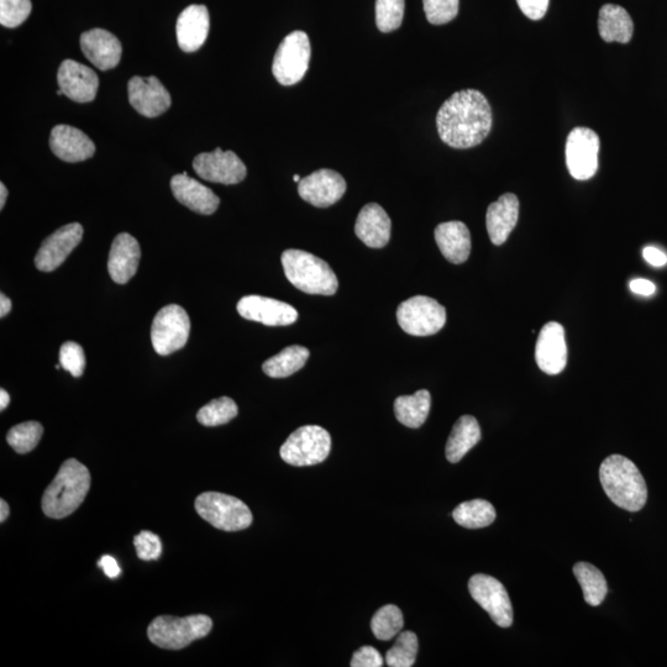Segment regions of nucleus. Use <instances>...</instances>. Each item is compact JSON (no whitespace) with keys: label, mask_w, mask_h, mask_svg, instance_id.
<instances>
[{"label":"nucleus","mask_w":667,"mask_h":667,"mask_svg":"<svg viewBox=\"0 0 667 667\" xmlns=\"http://www.w3.org/2000/svg\"><path fill=\"white\" fill-rule=\"evenodd\" d=\"M519 199L516 194L506 193L487 209L486 225L493 245L506 243L518 223Z\"/></svg>","instance_id":"nucleus-26"},{"label":"nucleus","mask_w":667,"mask_h":667,"mask_svg":"<svg viewBox=\"0 0 667 667\" xmlns=\"http://www.w3.org/2000/svg\"><path fill=\"white\" fill-rule=\"evenodd\" d=\"M287 280L308 294L333 296L339 281L332 267L319 257L302 250H286L281 257Z\"/></svg>","instance_id":"nucleus-4"},{"label":"nucleus","mask_w":667,"mask_h":667,"mask_svg":"<svg viewBox=\"0 0 667 667\" xmlns=\"http://www.w3.org/2000/svg\"><path fill=\"white\" fill-rule=\"evenodd\" d=\"M81 49L84 56L102 71L117 67L123 54L120 41L104 29H93L83 33Z\"/></svg>","instance_id":"nucleus-20"},{"label":"nucleus","mask_w":667,"mask_h":667,"mask_svg":"<svg viewBox=\"0 0 667 667\" xmlns=\"http://www.w3.org/2000/svg\"><path fill=\"white\" fill-rule=\"evenodd\" d=\"M212 628V618L204 614L183 618L160 616L150 623L147 637L156 647L181 650L198 639L206 638Z\"/></svg>","instance_id":"nucleus-5"},{"label":"nucleus","mask_w":667,"mask_h":667,"mask_svg":"<svg viewBox=\"0 0 667 667\" xmlns=\"http://www.w3.org/2000/svg\"><path fill=\"white\" fill-rule=\"evenodd\" d=\"M293 180H294V182L299 183V182H301L302 178H301V176L296 175V176L293 177Z\"/></svg>","instance_id":"nucleus-52"},{"label":"nucleus","mask_w":667,"mask_h":667,"mask_svg":"<svg viewBox=\"0 0 667 667\" xmlns=\"http://www.w3.org/2000/svg\"><path fill=\"white\" fill-rule=\"evenodd\" d=\"M492 122L491 105L476 89L454 93L437 115L440 139L454 149L480 145L490 134Z\"/></svg>","instance_id":"nucleus-1"},{"label":"nucleus","mask_w":667,"mask_h":667,"mask_svg":"<svg viewBox=\"0 0 667 667\" xmlns=\"http://www.w3.org/2000/svg\"><path fill=\"white\" fill-rule=\"evenodd\" d=\"M50 147L60 160L66 162L86 161L96 152V145L83 131L65 124L52 129Z\"/></svg>","instance_id":"nucleus-22"},{"label":"nucleus","mask_w":667,"mask_h":667,"mask_svg":"<svg viewBox=\"0 0 667 667\" xmlns=\"http://www.w3.org/2000/svg\"><path fill=\"white\" fill-rule=\"evenodd\" d=\"M98 565L99 567H102L104 574L107 575L109 579H117V577L122 574V569H120L117 560H115L113 556L104 555Z\"/></svg>","instance_id":"nucleus-46"},{"label":"nucleus","mask_w":667,"mask_h":667,"mask_svg":"<svg viewBox=\"0 0 667 667\" xmlns=\"http://www.w3.org/2000/svg\"><path fill=\"white\" fill-rule=\"evenodd\" d=\"M31 9V0H0V24L5 28H18L29 18Z\"/></svg>","instance_id":"nucleus-39"},{"label":"nucleus","mask_w":667,"mask_h":667,"mask_svg":"<svg viewBox=\"0 0 667 667\" xmlns=\"http://www.w3.org/2000/svg\"><path fill=\"white\" fill-rule=\"evenodd\" d=\"M60 364L73 377H81L86 369V355L81 345L75 341H67L61 346Z\"/></svg>","instance_id":"nucleus-41"},{"label":"nucleus","mask_w":667,"mask_h":667,"mask_svg":"<svg viewBox=\"0 0 667 667\" xmlns=\"http://www.w3.org/2000/svg\"><path fill=\"white\" fill-rule=\"evenodd\" d=\"M10 514V509L8 503L4 500L0 501V522L4 523L7 521Z\"/></svg>","instance_id":"nucleus-50"},{"label":"nucleus","mask_w":667,"mask_h":667,"mask_svg":"<svg viewBox=\"0 0 667 667\" xmlns=\"http://www.w3.org/2000/svg\"><path fill=\"white\" fill-rule=\"evenodd\" d=\"M8 198V189L4 183H0V209H3Z\"/></svg>","instance_id":"nucleus-51"},{"label":"nucleus","mask_w":667,"mask_h":667,"mask_svg":"<svg viewBox=\"0 0 667 667\" xmlns=\"http://www.w3.org/2000/svg\"><path fill=\"white\" fill-rule=\"evenodd\" d=\"M600 146L595 131L581 126L571 131L566 141V165L575 180L587 181L596 175Z\"/></svg>","instance_id":"nucleus-11"},{"label":"nucleus","mask_w":667,"mask_h":667,"mask_svg":"<svg viewBox=\"0 0 667 667\" xmlns=\"http://www.w3.org/2000/svg\"><path fill=\"white\" fill-rule=\"evenodd\" d=\"M189 333L191 320L187 312L177 304H170L162 308L152 322V346L161 356L171 355L185 348Z\"/></svg>","instance_id":"nucleus-10"},{"label":"nucleus","mask_w":667,"mask_h":667,"mask_svg":"<svg viewBox=\"0 0 667 667\" xmlns=\"http://www.w3.org/2000/svg\"><path fill=\"white\" fill-rule=\"evenodd\" d=\"M311 41L304 31H293L278 47L272 72L282 86H293L303 80L311 62Z\"/></svg>","instance_id":"nucleus-8"},{"label":"nucleus","mask_w":667,"mask_h":667,"mask_svg":"<svg viewBox=\"0 0 667 667\" xmlns=\"http://www.w3.org/2000/svg\"><path fill=\"white\" fill-rule=\"evenodd\" d=\"M332 450L330 434L319 425H306L293 432L281 446V459L292 466H313L327 460Z\"/></svg>","instance_id":"nucleus-7"},{"label":"nucleus","mask_w":667,"mask_h":667,"mask_svg":"<svg viewBox=\"0 0 667 667\" xmlns=\"http://www.w3.org/2000/svg\"><path fill=\"white\" fill-rule=\"evenodd\" d=\"M134 545L139 559L144 561L157 560L162 554L161 539L147 530L136 535Z\"/></svg>","instance_id":"nucleus-42"},{"label":"nucleus","mask_w":667,"mask_h":667,"mask_svg":"<svg viewBox=\"0 0 667 667\" xmlns=\"http://www.w3.org/2000/svg\"><path fill=\"white\" fill-rule=\"evenodd\" d=\"M238 406L229 397L214 399L197 413V420L204 427H219V425L228 424L238 416Z\"/></svg>","instance_id":"nucleus-35"},{"label":"nucleus","mask_w":667,"mask_h":667,"mask_svg":"<svg viewBox=\"0 0 667 667\" xmlns=\"http://www.w3.org/2000/svg\"><path fill=\"white\" fill-rule=\"evenodd\" d=\"M600 480L609 500L628 512H639L648 501V487L633 461L611 455L602 462Z\"/></svg>","instance_id":"nucleus-3"},{"label":"nucleus","mask_w":667,"mask_h":667,"mask_svg":"<svg viewBox=\"0 0 667 667\" xmlns=\"http://www.w3.org/2000/svg\"><path fill=\"white\" fill-rule=\"evenodd\" d=\"M193 168L203 180L238 185L246 177V166L234 151H223L218 147L212 152H202L193 160Z\"/></svg>","instance_id":"nucleus-13"},{"label":"nucleus","mask_w":667,"mask_h":667,"mask_svg":"<svg viewBox=\"0 0 667 667\" xmlns=\"http://www.w3.org/2000/svg\"><path fill=\"white\" fill-rule=\"evenodd\" d=\"M399 327L413 336H430L440 332L446 323V311L434 298L416 296L399 304Z\"/></svg>","instance_id":"nucleus-9"},{"label":"nucleus","mask_w":667,"mask_h":667,"mask_svg":"<svg viewBox=\"0 0 667 667\" xmlns=\"http://www.w3.org/2000/svg\"><path fill=\"white\" fill-rule=\"evenodd\" d=\"M309 350L301 345L288 346L280 354L264 362L262 370L272 378H285L303 369L309 359Z\"/></svg>","instance_id":"nucleus-31"},{"label":"nucleus","mask_w":667,"mask_h":667,"mask_svg":"<svg viewBox=\"0 0 667 667\" xmlns=\"http://www.w3.org/2000/svg\"><path fill=\"white\" fill-rule=\"evenodd\" d=\"M481 437V428L477 419L472 416H462L455 423L448 443H446V459L451 464H458L472 448L479 444Z\"/></svg>","instance_id":"nucleus-29"},{"label":"nucleus","mask_w":667,"mask_h":667,"mask_svg":"<svg viewBox=\"0 0 667 667\" xmlns=\"http://www.w3.org/2000/svg\"><path fill=\"white\" fill-rule=\"evenodd\" d=\"M423 4L429 23L444 25L458 15L460 0H423Z\"/></svg>","instance_id":"nucleus-40"},{"label":"nucleus","mask_w":667,"mask_h":667,"mask_svg":"<svg viewBox=\"0 0 667 667\" xmlns=\"http://www.w3.org/2000/svg\"><path fill=\"white\" fill-rule=\"evenodd\" d=\"M550 0H517L519 9L525 17L532 20H540L548 12Z\"/></svg>","instance_id":"nucleus-44"},{"label":"nucleus","mask_w":667,"mask_h":667,"mask_svg":"<svg viewBox=\"0 0 667 667\" xmlns=\"http://www.w3.org/2000/svg\"><path fill=\"white\" fill-rule=\"evenodd\" d=\"M44 428L39 422H25L9 430L7 441L15 453L28 454L40 443Z\"/></svg>","instance_id":"nucleus-36"},{"label":"nucleus","mask_w":667,"mask_h":667,"mask_svg":"<svg viewBox=\"0 0 667 667\" xmlns=\"http://www.w3.org/2000/svg\"><path fill=\"white\" fill-rule=\"evenodd\" d=\"M89 488L91 474L87 467L76 459L66 460L42 496V512L52 519L71 516L86 500Z\"/></svg>","instance_id":"nucleus-2"},{"label":"nucleus","mask_w":667,"mask_h":667,"mask_svg":"<svg viewBox=\"0 0 667 667\" xmlns=\"http://www.w3.org/2000/svg\"><path fill=\"white\" fill-rule=\"evenodd\" d=\"M404 619L401 609L395 605H387L378 609L371 621L372 633L378 640H391L402 632Z\"/></svg>","instance_id":"nucleus-34"},{"label":"nucleus","mask_w":667,"mask_h":667,"mask_svg":"<svg viewBox=\"0 0 667 667\" xmlns=\"http://www.w3.org/2000/svg\"><path fill=\"white\" fill-rule=\"evenodd\" d=\"M454 521L467 529L486 528L496 521V509L485 500L459 504L453 512Z\"/></svg>","instance_id":"nucleus-33"},{"label":"nucleus","mask_w":667,"mask_h":667,"mask_svg":"<svg viewBox=\"0 0 667 667\" xmlns=\"http://www.w3.org/2000/svg\"><path fill=\"white\" fill-rule=\"evenodd\" d=\"M418 638L413 632L398 634L395 645L388 650L386 663L390 667H411L416 663Z\"/></svg>","instance_id":"nucleus-37"},{"label":"nucleus","mask_w":667,"mask_h":667,"mask_svg":"<svg viewBox=\"0 0 667 667\" xmlns=\"http://www.w3.org/2000/svg\"><path fill=\"white\" fill-rule=\"evenodd\" d=\"M471 597L490 614L493 622L501 628L513 624V607L506 587L495 577L477 574L469 581Z\"/></svg>","instance_id":"nucleus-12"},{"label":"nucleus","mask_w":667,"mask_h":667,"mask_svg":"<svg viewBox=\"0 0 667 667\" xmlns=\"http://www.w3.org/2000/svg\"><path fill=\"white\" fill-rule=\"evenodd\" d=\"M598 31H600L602 40L606 42L628 44L633 38V20L621 5L606 4L600 10Z\"/></svg>","instance_id":"nucleus-28"},{"label":"nucleus","mask_w":667,"mask_h":667,"mask_svg":"<svg viewBox=\"0 0 667 667\" xmlns=\"http://www.w3.org/2000/svg\"><path fill=\"white\" fill-rule=\"evenodd\" d=\"M10 403L9 393L5 390H0V411H5Z\"/></svg>","instance_id":"nucleus-49"},{"label":"nucleus","mask_w":667,"mask_h":667,"mask_svg":"<svg viewBox=\"0 0 667 667\" xmlns=\"http://www.w3.org/2000/svg\"><path fill=\"white\" fill-rule=\"evenodd\" d=\"M236 309L244 319L269 327H286L298 319V312L291 304L261 296L241 298Z\"/></svg>","instance_id":"nucleus-17"},{"label":"nucleus","mask_w":667,"mask_h":667,"mask_svg":"<svg viewBox=\"0 0 667 667\" xmlns=\"http://www.w3.org/2000/svg\"><path fill=\"white\" fill-rule=\"evenodd\" d=\"M57 82L63 94L77 103H89L97 97L98 76L92 68L80 62L63 61L57 73Z\"/></svg>","instance_id":"nucleus-19"},{"label":"nucleus","mask_w":667,"mask_h":667,"mask_svg":"<svg viewBox=\"0 0 667 667\" xmlns=\"http://www.w3.org/2000/svg\"><path fill=\"white\" fill-rule=\"evenodd\" d=\"M199 517L224 532H239L254 521L250 508L239 498L219 492H204L194 503Z\"/></svg>","instance_id":"nucleus-6"},{"label":"nucleus","mask_w":667,"mask_h":667,"mask_svg":"<svg viewBox=\"0 0 667 667\" xmlns=\"http://www.w3.org/2000/svg\"><path fill=\"white\" fill-rule=\"evenodd\" d=\"M392 223L386 210L376 203L367 204L356 219L355 234L372 249H382L390 243Z\"/></svg>","instance_id":"nucleus-25"},{"label":"nucleus","mask_w":667,"mask_h":667,"mask_svg":"<svg viewBox=\"0 0 667 667\" xmlns=\"http://www.w3.org/2000/svg\"><path fill=\"white\" fill-rule=\"evenodd\" d=\"M128 93L131 107L146 118L160 117L171 107L170 93L154 76L131 78Z\"/></svg>","instance_id":"nucleus-16"},{"label":"nucleus","mask_w":667,"mask_h":667,"mask_svg":"<svg viewBox=\"0 0 667 667\" xmlns=\"http://www.w3.org/2000/svg\"><path fill=\"white\" fill-rule=\"evenodd\" d=\"M643 256L648 264L655 267H661L667 264V256L663 251L654 248V246H647V248L643 250Z\"/></svg>","instance_id":"nucleus-45"},{"label":"nucleus","mask_w":667,"mask_h":667,"mask_svg":"<svg viewBox=\"0 0 667 667\" xmlns=\"http://www.w3.org/2000/svg\"><path fill=\"white\" fill-rule=\"evenodd\" d=\"M404 0H376V24L382 33H392L402 25Z\"/></svg>","instance_id":"nucleus-38"},{"label":"nucleus","mask_w":667,"mask_h":667,"mask_svg":"<svg viewBox=\"0 0 667 667\" xmlns=\"http://www.w3.org/2000/svg\"><path fill=\"white\" fill-rule=\"evenodd\" d=\"M432 407V396L429 391L420 390L413 396H401L395 401V414L399 423L408 428L422 427Z\"/></svg>","instance_id":"nucleus-30"},{"label":"nucleus","mask_w":667,"mask_h":667,"mask_svg":"<svg viewBox=\"0 0 667 667\" xmlns=\"http://www.w3.org/2000/svg\"><path fill=\"white\" fill-rule=\"evenodd\" d=\"M574 574L584 592L586 603L592 607L600 606L608 593L606 577L596 566L588 563H577Z\"/></svg>","instance_id":"nucleus-32"},{"label":"nucleus","mask_w":667,"mask_h":667,"mask_svg":"<svg viewBox=\"0 0 667 667\" xmlns=\"http://www.w3.org/2000/svg\"><path fill=\"white\" fill-rule=\"evenodd\" d=\"M141 259L138 240L128 233H122L114 239L109 252L108 271L118 285H125L135 276Z\"/></svg>","instance_id":"nucleus-23"},{"label":"nucleus","mask_w":667,"mask_h":667,"mask_svg":"<svg viewBox=\"0 0 667 667\" xmlns=\"http://www.w3.org/2000/svg\"><path fill=\"white\" fill-rule=\"evenodd\" d=\"M346 192V182L340 173L322 168L298 183L299 196L312 206L328 208L339 202Z\"/></svg>","instance_id":"nucleus-14"},{"label":"nucleus","mask_w":667,"mask_h":667,"mask_svg":"<svg viewBox=\"0 0 667 667\" xmlns=\"http://www.w3.org/2000/svg\"><path fill=\"white\" fill-rule=\"evenodd\" d=\"M535 360L539 369L548 375H559L567 364V346L563 325L550 322L540 330Z\"/></svg>","instance_id":"nucleus-18"},{"label":"nucleus","mask_w":667,"mask_h":667,"mask_svg":"<svg viewBox=\"0 0 667 667\" xmlns=\"http://www.w3.org/2000/svg\"><path fill=\"white\" fill-rule=\"evenodd\" d=\"M630 290L635 294H640V296H651L655 293V285L653 282L644 280V278H637L630 282Z\"/></svg>","instance_id":"nucleus-47"},{"label":"nucleus","mask_w":667,"mask_h":667,"mask_svg":"<svg viewBox=\"0 0 667 667\" xmlns=\"http://www.w3.org/2000/svg\"><path fill=\"white\" fill-rule=\"evenodd\" d=\"M12 307V301L5 294H0V317L4 318L5 315H8L12 311Z\"/></svg>","instance_id":"nucleus-48"},{"label":"nucleus","mask_w":667,"mask_h":667,"mask_svg":"<svg viewBox=\"0 0 667 667\" xmlns=\"http://www.w3.org/2000/svg\"><path fill=\"white\" fill-rule=\"evenodd\" d=\"M435 241L441 254L451 264L460 265L469 259L471 252V234L469 228L461 222L441 223L435 229Z\"/></svg>","instance_id":"nucleus-27"},{"label":"nucleus","mask_w":667,"mask_h":667,"mask_svg":"<svg viewBox=\"0 0 667 667\" xmlns=\"http://www.w3.org/2000/svg\"><path fill=\"white\" fill-rule=\"evenodd\" d=\"M171 189L177 201L193 210L194 213L210 215L217 212L220 204L217 194L212 189L203 186L202 183L188 177L187 172L173 176Z\"/></svg>","instance_id":"nucleus-24"},{"label":"nucleus","mask_w":667,"mask_h":667,"mask_svg":"<svg viewBox=\"0 0 667 667\" xmlns=\"http://www.w3.org/2000/svg\"><path fill=\"white\" fill-rule=\"evenodd\" d=\"M209 28L210 18L206 5H189L177 19L178 46L188 54L198 51L208 38Z\"/></svg>","instance_id":"nucleus-21"},{"label":"nucleus","mask_w":667,"mask_h":667,"mask_svg":"<svg viewBox=\"0 0 667 667\" xmlns=\"http://www.w3.org/2000/svg\"><path fill=\"white\" fill-rule=\"evenodd\" d=\"M83 238V227L80 223H71L56 230L42 243L35 256L36 269L42 272H52L66 261Z\"/></svg>","instance_id":"nucleus-15"},{"label":"nucleus","mask_w":667,"mask_h":667,"mask_svg":"<svg viewBox=\"0 0 667 667\" xmlns=\"http://www.w3.org/2000/svg\"><path fill=\"white\" fill-rule=\"evenodd\" d=\"M350 665L351 667H381L383 659L375 648L362 647L356 651Z\"/></svg>","instance_id":"nucleus-43"}]
</instances>
